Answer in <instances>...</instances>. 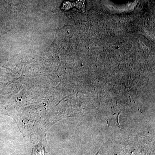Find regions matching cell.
<instances>
[{
  "mask_svg": "<svg viewBox=\"0 0 155 155\" xmlns=\"http://www.w3.org/2000/svg\"><path fill=\"white\" fill-rule=\"evenodd\" d=\"M85 1L86 0H77L74 3L69 2H64L62 5L61 9L64 11H67L73 7H75L80 11L84 12L85 11Z\"/></svg>",
  "mask_w": 155,
  "mask_h": 155,
  "instance_id": "6da1fadb",
  "label": "cell"
}]
</instances>
